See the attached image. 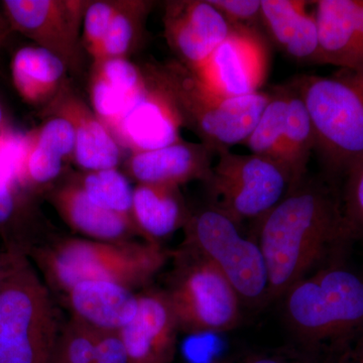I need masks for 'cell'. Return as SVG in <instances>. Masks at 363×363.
Instances as JSON below:
<instances>
[{
	"mask_svg": "<svg viewBox=\"0 0 363 363\" xmlns=\"http://www.w3.org/2000/svg\"><path fill=\"white\" fill-rule=\"evenodd\" d=\"M44 116L62 117L71 123L76 138L73 162L83 172L118 168L123 147L68 83L44 107Z\"/></svg>",
	"mask_w": 363,
	"mask_h": 363,
	"instance_id": "obj_14",
	"label": "cell"
},
{
	"mask_svg": "<svg viewBox=\"0 0 363 363\" xmlns=\"http://www.w3.org/2000/svg\"><path fill=\"white\" fill-rule=\"evenodd\" d=\"M262 28L274 45L298 63L319 65V42L314 11L310 2L298 0H260Z\"/></svg>",
	"mask_w": 363,
	"mask_h": 363,
	"instance_id": "obj_20",
	"label": "cell"
},
{
	"mask_svg": "<svg viewBox=\"0 0 363 363\" xmlns=\"http://www.w3.org/2000/svg\"><path fill=\"white\" fill-rule=\"evenodd\" d=\"M216 154L202 143L181 140L149 152H133L124 162L126 177L138 184L181 187L189 182L206 183Z\"/></svg>",
	"mask_w": 363,
	"mask_h": 363,
	"instance_id": "obj_16",
	"label": "cell"
},
{
	"mask_svg": "<svg viewBox=\"0 0 363 363\" xmlns=\"http://www.w3.org/2000/svg\"><path fill=\"white\" fill-rule=\"evenodd\" d=\"M102 333L72 318L60 333L52 363H94Z\"/></svg>",
	"mask_w": 363,
	"mask_h": 363,
	"instance_id": "obj_28",
	"label": "cell"
},
{
	"mask_svg": "<svg viewBox=\"0 0 363 363\" xmlns=\"http://www.w3.org/2000/svg\"><path fill=\"white\" fill-rule=\"evenodd\" d=\"M86 0H4L2 9L13 33L56 55L70 72L83 63L82 26Z\"/></svg>",
	"mask_w": 363,
	"mask_h": 363,
	"instance_id": "obj_10",
	"label": "cell"
},
{
	"mask_svg": "<svg viewBox=\"0 0 363 363\" xmlns=\"http://www.w3.org/2000/svg\"><path fill=\"white\" fill-rule=\"evenodd\" d=\"M156 4L150 0H121L111 28L93 61L130 58L145 40L147 18Z\"/></svg>",
	"mask_w": 363,
	"mask_h": 363,
	"instance_id": "obj_25",
	"label": "cell"
},
{
	"mask_svg": "<svg viewBox=\"0 0 363 363\" xmlns=\"http://www.w3.org/2000/svg\"><path fill=\"white\" fill-rule=\"evenodd\" d=\"M269 69V47L262 32L231 26L228 37L195 74L218 94L243 97L262 90Z\"/></svg>",
	"mask_w": 363,
	"mask_h": 363,
	"instance_id": "obj_11",
	"label": "cell"
},
{
	"mask_svg": "<svg viewBox=\"0 0 363 363\" xmlns=\"http://www.w3.org/2000/svg\"><path fill=\"white\" fill-rule=\"evenodd\" d=\"M269 91L271 100L264 107L259 121L243 145L250 150V154L272 160L284 169L283 143L288 116L290 86L286 83L276 86Z\"/></svg>",
	"mask_w": 363,
	"mask_h": 363,
	"instance_id": "obj_26",
	"label": "cell"
},
{
	"mask_svg": "<svg viewBox=\"0 0 363 363\" xmlns=\"http://www.w3.org/2000/svg\"><path fill=\"white\" fill-rule=\"evenodd\" d=\"M190 215L180 187L138 184L133 188L131 218L145 241L162 245V240L185 227Z\"/></svg>",
	"mask_w": 363,
	"mask_h": 363,
	"instance_id": "obj_21",
	"label": "cell"
},
{
	"mask_svg": "<svg viewBox=\"0 0 363 363\" xmlns=\"http://www.w3.org/2000/svg\"><path fill=\"white\" fill-rule=\"evenodd\" d=\"M179 329L164 291L138 294L135 318L119 332L130 363H172Z\"/></svg>",
	"mask_w": 363,
	"mask_h": 363,
	"instance_id": "obj_13",
	"label": "cell"
},
{
	"mask_svg": "<svg viewBox=\"0 0 363 363\" xmlns=\"http://www.w3.org/2000/svg\"><path fill=\"white\" fill-rule=\"evenodd\" d=\"M285 304L286 319L298 337L343 345L363 329V279L330 264L291 286Z\"/></svg>",
	"mask_w": 363,
	"mask_h": 363,
	"instance_id": "obj_6",
	"label": "cell"
},
{
	"mask_svg": "<svg viewBox=\"0 0 363 363\" xmlns=\"http://www.w3.org/2000/svg\"><path fill=\"white\" fill-rule=\"evenodd\" d=\"M7 260V252L0 253V278H1L2 274H4V269H6Z\"/></svg>",
	"mask_w": 363,
	"mask_h": 363,
	"instance_id": "obj_37",
	"label": "cell"
},
{
	"mask_svg": "<svg viewBox=\"0 0 363 363\" xmlns=\"http://www.w3.org/2000/svg\"><path fill=\"white\" fill-rule=\"evenodd\" d=\"M259 222V243L267 271V300L285 296L311 274L334 248L350 242L339 188L307 176Z\"/></svg>",
	"mask_w": 363,
	"mask_h": 363,
	"instance_id": "obj_1",
	"label": "cell"
},
{
	"mask_svg": "<svg viewBox=\"0 0 363 363\" xmlns=\"http://www.w3.org/2000/svg\"><path fill=\"white\" fill-rule=\"evenodd\" d=\"M339 194L350 241L363 240V159L344 178Z\"/></svg>",
	"mask_w": 363,
	"mask_h": 363,
	"instance_id": "obj_29",
	"label": "cell"
},
{
	"mask_svg": "<svg viewBox=\"0 0 363 363\" xmlns=\"http://www.w3.org/2000/svg\"><path fill=\"white\" fill-rule=\"evenodd\" d=\"M94 363H130L119 332H104L98 341Z\"/></svg>",
	"mask_w": 363,
	"mask_h": 363,
	"instance_id": "obj_33",
	"label": "cell"
},
{
	"mask_svg": "<svg viewBox=\"0 0 363 363\" xmlns=\"http://www.w3.org/2000/svg\"><path fill=\"white\" fill-rule=\"evenodd\" d=\"M206 182L211 206L240 224L260 220L290 190V179L276 162L257 155L220 150Z\"/></svg>",
	"mask_w": 363,
	"mask_h": 363,
	"instance_id": "obj_9",
	"label": "cell"
},
{
	"mask_svg": "<svg viewBox=\"0 0 363 363\" xmlns=\"http://www.w3.org/2000/svg\"><path fill=\"white\" fill-rule=\"evenodd\" d=\"M354 344L351 350L350 357L346 363H363V329L350 339Z\"/></svg>",
	"mask_w": 363,
	"mask_h": 363,
	"instance_id": "obj_34",
	"label": "cell"
},
{
	"mask_svg": "<svg viewBox=\"0 0 363 363\" xmlns=\"http://www.w3.org/2000/svg\"><path fill=\"white\" fill-rule=\"evenodd\" d=\"M168 296L179 329L185 333H222L240 322L241 298L225 277L199 252L184 245L174 252Z\"/></svg>",
	"mask_w": 363,
	"mask_h": 363,
	"instance_id": "obj_7",
	"label": "cell"
},
{
	"mask_svg": "<svg viewBox=\"0 0 363 363\" xmlns=\"http://www.w3.org/2000/svg\"><path fill=\"white\" fill-rule=\"evenodd\" d=\"M38 214L26 191L0 169V235L6 250L28 253L39 245Z\"/></svg>",
	"mask_w": 363,
	"mask_h": 363,
	"instance_id": "obj_23",
	"label": "cell"
},
{
	"mask_svg": "<svg viewBox=\"0 0 363 363\" xmlns=\"http://www.w3.org/2000/svg\"><path fill=\"white\" fill-rule=\"evenodd\" d=\"M47 193L48 200L67 225L89 240L119 242L133 240L140 234L133 219L93 202L70 175Z\"/></svg>",
	"mask_w": 363,
	"mask_h": 363,
	"instance_id": "obj_18",
	"label": "cell"
},
{
	"mask_svg": "<svg viewBox=\"0 0 363 363\" xmlns=\"http://www.w3.org/2000/svg\"><path fill=\"white\" fill-rule=\"evenodd\" d=\"M243 363H292L276 357H257Z\"/></svg>",
	"mask_w": 363,
	"mask_h": 363,
	"instance_id": "obj_36",
	"label": "cell"
},
{
	"mask_svg": "<svg viewBox=\"0 0 363 363\" xmlns=\"http://www.w3.org/2000/svg\"><path fill=\"white\" fill-rule=\"evenodd\" d=\"M121 0L90 1L86 9L82 26V45L94 59L119 7Z\"/></svg>",
	"mask_w": 363,
	"mask_h": 363,
	"instance_id": "obj_30",
	"label": "cell"
},
{
	"mask_svg": "<svg viewBox=\"0 0 363 363\" xmlns=\"http://www.w3.org/2000/svg\"><path fill=\"white\" fill-rule=\"evenodd\" d=\"M68 72L61 59L38 45L21 48L11 62L14 87L21 98L44 107L65 87Z\"/></svg>",
	"mask_w": 363,
	"mask_h": 363,
	"instance_id": "obj_22",
	"label": "cell"
},
{
	"mask_svg": "<svg viewBox=\"0 0 363 363\" xmlns=\"http://www.w3.org/2000/svg\"><path fill=\"white\" fill-rule=\"evenodd\" d=\"M174 252L161 243L62 238L28 250L50 288L66 293L83 281H106L133 290L147 285Z\"/></svg>",
	"mask_w": 363,
	"mask_h": 363,
	"instance_id": "obj_2",
	"label": "cell"
},
{
	"mask_svg": "<svg viewBox=\"0 0 363 363\" xmlns=\"http://www.w3.org/2000/svg\"><path fill=\"white\" fill-rule=\"evenodd\" d=\"M35 142L58 152L69 162L75 156L76 138L71 123L62 117H47L44 123L30 135Z\"/></svg>",
	"mask_w": 363,
	"mask_h": 363,
	"instance_id": "obj_31",
	"label": "cell"
},
{
	"mask_svg": "<svg viewBox=\"0 0 363 363\" xmlns=\"http://www.w3.org/2000/svg\"><path fill=\"white\" fill-rule=\"evenodd\" d=\"M70 176L93 202L131 218L133 188L128 177L118 169L82 172Z\"/></svg>",
	"mask_w": 363,
	"mask_h": 363,
	"instance_id": "obj_27",
	"label": "cell"
},
{
	"mask_svg": "<svg viewBox=\"0 0 363 363\" xmlns=\"http://www.w3.org/2000/svg\"><path fill=\"white\" fill-rule=\"evenodd\" d=\"M64 294L72 318L99 332H121L138 311V294L111 281H80Z\"/></svg>",
	"mask_w": 363,
	"mask_h": 363,
	"instance_id": "obj_19",
	"label": "cell"
},
{
	"mask_svg": "<svg viewBox=\"0 0 363 363\" xmlns=\"http://www.w3.org/2000/svg\"><path fill=\"white\" fill-rule=\"evenodd\" d=\"M4 123H6V121H4V111H2L1 105H0V133L4 130Z\"/></svg>",
	"mask_w": 363,
	"mask_h": 363,
	"instance_id": "obj_38",
	"label": "cell"
},
{
	"mask_svg": "<svg viewBox=\"0 0 363 363\" xmlns=\"http://www.w3.org/2000/svg\"><path fill=\"white\" fill-rule=\"evenodd\" d=\"M162 90L187 128L218 154L243 145L271 100V91L243 97H226L208 87L176 59L152 62L143 67Z\"/></svg>",
	"mask_w": 363,
	"mask_h": 363,
	"instance_id": "obj_4",
	"label": "cell"
},
{
	"mask_svg": "<svg viewBox=\"0 0 363 363\" xmlns=\"http://www.w3.org/2000/svg\"><path fill=\"white\" fill-rule=\"evenodd\" d=\"M288 83L290 94L283 143V166L292 189L308 176V164L314 154L315 133L302 97L291 81Z\"/></svg>",
	"mask_w": 363,
	"mask_h": 363,
	"instance_id": "obj_24",
	"label": "cell"
},
{
	"mask_svg": "<svg viewBox=\"0 0 363 363\" xmlns=\"http://www.w3.org/2000/svg\"><path fill=\"white\" fill-rule=\"evenodd\" d=\"M184 245L209 260L225 277L241 301L267 300L269 278L257 241L245 238L240 225L211 205L192 213L184 227Z\"/></svg>",
	"mask_w": 363,
	"mask_h": 363,
	"instance_id": "obj_8",
	"label": "cell"
},
{
	"mask_svg": "<svg viewBox=\"0 0 363 363\" xmlns=\"http://www.w3.org/2000/svg\"><path fill=\"white\" fill-rule=\"evenodd\" d=\"M143 70L147 89L113 133L118 145L130 154L162 149L183 140V126L168 95L149 72Z\"/></svg>",
	"mask_w": 363,
	"mask_h": 363,
	"instance_id": "obj_15",
	"label": "cell"
},
{
	"mask_svg": "<svg viewBox=\"0 0 363 363\" xmlns=\"http://www.w3.org/2000/svg\"><path fill=\"white\" fill-rule=\"evenodd\" d=\"M162 23L164 39L177 61L194 73L231 30L228 21L209 0L164 1Z\"/></svg>",
	"mask_w": 363,
	"mask_h": 363,
	"instance_id": "obj_12",
	"label": "cell"
},
{
	"mask_svg": "<svg viewBox=\"0 0 363 363\" xmlns=\"http://www.w3.org/2000/svg\"><path fill=\"white\" fill-rule=\"evenodd\" d=\"M13 33V28H11V25H9L6 14H4V9H2L1 4H0V48L6 44L9 35Z\"/></svg>",
	"mask_w": 363,
	"mask_h": 363,
	"instance_id": "obj_35",
	"label": "cell"
},
{
	"mask_svg": "<svg viewBox=\"0 0 363 363\" xmlns=\"http://www.w3.org/2000/svg\"><path fill=\"white\" fill-rule=\"evenodd\" d=\"M231 26L262 32L260 0H209Z\"/></svg>",
	"mask_w": 363,
	"mask_h": 363,
	"instance_id": "obj_32",
	"label": "cell"
},
{
	"mask_svg": "<svg viewBox=\"0 0 363 363\" xmlns=\"http://www.w3.org/2000/svg\"><path fill=\"white\" fill-rule=\"evenodd\" d=\"M291 83L311 117L322 176L339 188L363 159V70L301 75Z\"/></svg>",
	"mask_w": 363,
	"mask_h": 363,
	"instance_id": "obj_3",
	"label": "cell"
},
{
	"mask_svg": "<svg viewBox=\"0 0 363 363\" xmlns=\"http://www.w3.org/2000/svg\"><path fill=\"white\" fill-rule=\"evenodd\" d=\"M145 89V72L130 59L93 61L88 82L91 108L112 135Z\"/></svg>",
	"mask_w": 363,
	"mask_h": 363,
	"instance_id": "obj_17",
	"label": "cell"
},
{
	"mask_svg": "<svg viewBox=\"0 0 363 363\" xmlns=\"http://www.w3.org/2000/svg\"><path fill=\"white\" fill-rule=\"evenodd\" d=\"M0 278V363H52L59 314L26 253L6 250Z\"/></svg>",
	"mask_w": 363,
	"mask_h": 363,
	"instance_id": "obj_5",
	"label": "cell"
}]
</instances>
